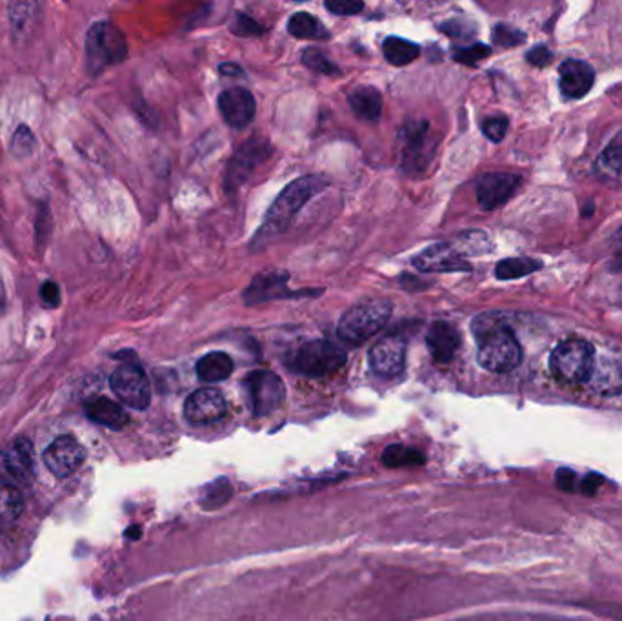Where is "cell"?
<instances>
[{
  "label": "cell",
  "instance_id": "cell-5",
  "mask_svg": "<svg viewBox=\"0 0 622 621\" xmlns=\"http://www.w3.org/2000/svg\"><path fill=\"white\" fill-rule=\"evenodd\" d=\"M346 363V352L339 345L332 341L317 339L302 345L293 357H291L290 367L297 374L308 377L330 376L344 367Z\"/></svg>",
  "mask_w": 622,
  "mask_h": 621
},
{
  "label": "cell",
  "instance_id": "cell-31",
  "mask_svg": "<svg viewBox=\"0 0 622 621\" xmlns=\"http://www.w3.org/2000/svg\"><path fill=\"white\" fill-rule=\"evenodd\" d=\"M453 243L461 250L462 255L484 254L490 250V239L484 235V232H468Z\"/></svg>",
  "mask_w": 622,
  "mask_h": 621
},
{
  "label": "cell",
  "instance_id": "cell-4",
  "mask_svg": "<svg viewBox=\"0 0 622 621\" xmlns=\"http://www.w3.org/2000/svg\"><path fill=\"white\" fill-rule=\"evenodd\" d=\"M595 350L584 339H568L557 345L550 356L553 377L566 385H581L592 379Z\"/></svg>",
  "mask_w": 622,
  "mask_h": 621
},
{
  "label": "cell",
  "instance_id": "cell-27",
  "mask_svg": "<svg viewBox=\"0 0 622 621\" xmlns=\"http://www.w3.org/2000/svg\"><path fill=\"white\" fill-rule=\"evenodd\" d=\"M424 461H426V456L419 448L406 447L399 443H393L382 452V463L390 469L417 467V465H424Z\"/></svg>",
  "mask_w": 622,
  "mask_h": 621
},
{
  "label": "cell",
  "instance_id": "cell-26",
  "mask_svg": "<svg viewBox=\"0 0 622 621\" xmlns=\"http://www.w3.org/2000/svg\"><path fill=\"white\" fill-rule=\"evenodd\" d=\"M288 30L293 37L306 39V41H324L330 35L317 17H313L310 13H304V11L291 15Z\"/></svg>",
  "mask_w": 622,
  "mask_h": 621
},
{
  "label": "cell",
  "instance_id": "cell-35",
  "mask_svg": "<svg viewBox=\"0 0 622 621\" xmlns=\"http://www.w3.org/2000/svg\"><path fill=\"white\" fill-rule=\"evenodd\" d=\"M441 31L453 39H470L475 33V26L466 19H452L441 24Z\"/></svg>",
  "mask_w": 622,
  "mask_h": 621
},
{
  "label": "cell",
  "instance_id": "cell-7",
  "mask_svg": "<svg viewBox=\"0 0 622 621\" xmlns=\"http://www.w3.org/2000/svg\"><path fill=\"white\" fill-rule=\"evenodd\" d=\"M244 390L255 416H268L281 408L286 398V387L281 377L270 370H255L244 379Z\"/></svg>",
  "mask_w": 622,
  "mask_h": 621
},
{
  "label": "cell",
  "instance_id": "cell-20",
  "mask_svg": "<svg viewBox=\"0 0 622 621\" xmlns=\"http://www.w3.org/2000/svg\"><path fill=\"white\" fill-rule=\"evenodd\" d=\"M286 281H288L286 274L259 275L246 290L244 299L248 305H257V303L273 301V299L295 297V294H290V290L286 288Z\"/></svg>",
  "mask_w": 622,
  "mask_h": 621
},
{
  "label": "cell",
  "instance_id": "cell-33",
  "mask_svg": "<svg viewBox=\"0 0 622 621\" xmlns=\"http://www.w3.org/2000/svg\"><path fill=\"white\" fill-rule=\"evenodd\" d=\"M492 53L490 46L486 44H472V46H464V48H457L453 51V59L466 66H475L477 62H481L482 59H486L488 55Z\"/></svg>",
  "mask_w": 622,
  "mask_h": 621
},
{
  "label": "cell",
  "instance_id": "cell-43",
  "mask_svg": "<svg viewBox=\"0 0 622 621\" xmlns=\"http://www.w3.org/2000/svg\"><path fill=\"white\" fill-rule=\"evenodd\" d=\"M617 241H619V243H622V228L621 230H619V234H617Z\"/></svg>",
  "mask_w": 622,
  "mask_h": 621
},
{
  "label": "cell",
  "instance_id": "cell-12",
  "mask_svg": "<svg viewBox=\"0 0 622 621\" xmlns=\"http://www.w3.org/2000/svg\"><path fill=\"white\" fill-rule=\"evenodd\" d=\"M184 416L193 425H210L226 416V399L215 388L195 390L184 403Z\"/></svg>",
  "mask_w": 622,
  "mask_h": 621
},
{
  "label": "cell",
  "instance_id": "cell-21",
  "mask_svg": "<svg viewBox=\"0 0 622 621\" xmlns=\"http://www.w3.org/2000/svg\"><path fill=\"white\" fill-rule=\"evenodd\" d=\"M86 414L91 421L113 430H121L130 423L128 412L119 403L108 398L91 399L86 405Z\"/></svg>",
  "mask_w": 622,
  "mask_h": 621
},
{
  "label": "cell",
  "instance_id": "cell-44",
  "mask_svg": "<svg viewBox=\"0 0 622 621\" xmlns=\"http://www.w3.org/2000/svg\"><path fill=\"white\" fill-rule=\"evenodd\" d=\"M621 296H622V292H621Z\"/></svg>",
  "mask_w": 622,
  "mask_h": 621
},
{
  "label": "cell",
  "instance_id": "cell-40",
  "mask_svg": "<svg viewBox=\"0 0 622 621\" xmlns=\"http://www.w3.org/2000/svg\"><path fill=\"white\" fill-rule=\"evenodd\" d=\"M33 135L28 128L21 126L13 137V152L17 155H28L33 150Z\"/></svg>",
  "mask_w": 622,
  "mask_h": 621
},
{
  "label": "cell",
  "instance_id": "cell-17",
  "mask_svg": "<svg viewBox=\"0 0 622 621\" xmlns=\"http://www.w3.org/2000/svg\"><path fill=\"white\" fill-rule=\"evenodd\" d=\"M559 82H561V92L564 97L582 99L586 93L592 90L595 72L588 62L570 59V61L561 64Z\"/></svg>",
  "mask_w": 622,
  "mask_h": 621
},
{
  "label": "cell",
  "instance_id": "cell-38",
  "mask_svg": "<svg viewBox=\"0 0 622 621\" xmlns=\"http://www.w3.org/2000/svg\"><path fill=\"white\" fill-rule=\"evenodd\" d=\"M231 496L230 483L226 479H221L217 485H211L208 490V498H204V503H210L211 509L213 505H222L226 503Z\"/></svg>",
  "mask_w": 622,
  "mask_h": 621
},
{
  "label": "cell",
  "instance_id": "cell-13",
  "mask_svg": "<svg viewBox=\"0 0 622 621\" xmlns=\"http://www.w3.org/2000/svg\"><path fill=\"white\" fill-rule=\"evenodd\" d=\"M370 365L377 376H399L406 365V341L399 336L382 337L370 350Z\"/></svg>",
  "mask_w": 622,
  "mask_h": 621
},
{
  "label": "cell",
  "instance_id": "cell-9",
  "mask_svg": "<svg viewBox=\"0 0 622 621\" xmlns=\"http://www.w3.org/2000/svg\"><path fill=\"white\" fill-rule=\"evenodd\" d=\"M111 390L124 405L135 410H146L151 403V387L148 377L139 365H121L110 379Z\"/></svg>",
  "mask_w": 622,
  "mask_h": 621
},
{
  "label": "cell",
  "instance_id": "cell-23",
  "mask_svg": "<svg viewBox=\"0 0 622 621\" xmlns=\"http://www.w3.org/2000/svg\"><path fill=\"white\" fill-rule=\"evenodd\" d=\"M352 112L362 121H377L382 113V95L372 86H361L348 97Z\"/></svg>",
  "mask_w": 622,
  "mask_h": 621
},
{
  "label": "cell",
  "instance_id": "cell-36",
  "mask_svg": "<svg viewBox=\"0 0 622 621\" xmlns=\"http://www.w3.org/2000/svg\"><path fill=\"white\" fill-rule=\"evenodd\" d=\"M231 31L237 33V35H241V37H250V35H261L262 26L253 21L248 15L237 13V15L233 17V22H231Z\"/></svg>",
  "mask_w": 622,
  "mask_h": 621
},
{
  "label": "cell",
  "instance_id": "cell-39",
  "mask_svg": "<svg viewBox=\"0 0 622 621\" xmlns=\"http://www.w3.org/2000/svg\"><path fill=\"white\" fill-rule=\"evenodd\" d=\"M326 10L332 11L333 15L348 17V15H355L364 10V4L355 2V0H335V2H326Z\"/></svg>",
  "mask_w": 622,
  "mask_h": 621
},
{
  "label": "cell",
  "instance_id": "cell-11",
  "mask_svg": "<svg viewBox=\"0 0 622 621\" xmlns=\"http://www.w3.org/2000/svg\"><path fill=\"white\" fill-rule=\"evenodd\" d=\"M413 266L421 272L435 274V272H462L470 270V265L464 261V255L455 243H439L428 246L421 254L413 257Z\"/></svg>",
  "mask_w": 622,
  "mask_h": 621
},
{
  "label": "cell",
  "instance_id": "cell-1",
  "mask_svg": "<svg viewBox=\"0 0 622 621\" xmlns=\"http://www.w3.org/2000/svg\"><path fill=\"white\" fill-rule=\"evenodd\" d=\"M473 334L479 341V365L488 372L506 374L521 365L522 348L508 326L492 319V316L477 317L473 321Z\"/></svg>",
  "mask_w": 622,
  "mask_h": 621
},
{
  "label": "cell",
  "instance_id": "cell-18",
  "mask_svg": "<svg viewBox=\"0 0 622 621\" xmlns=\"http://www.w3.org/2000/svg\"><path fill=\"white\" fill-rule=\"evenodd\" d=\"M426 345L437 363H450L461 347V336L450 323L435 321L428 330Z\"/></svg>",
  "mask_w": 622,
  "mask_h": 621
},
{
  "label": "cell",
  "instance_id": "cell-8",
  "mask_svg": "<svg viewBox=\"0 0 622 621\" xmlns=\"http://www.w3.org/2000/svg\"><path fill=\"white\" fill-rule=\"evenodd\" d=\"M0 478L17 489L31 485L35 479V456L30 439H15L0 452Z\"/></svg>",
  "mask_w": 622,
  "mask_h": 621
},
{
  "label": "cell",
  "instance_id": "cell-16",
  "mask_svg": "<svg viewBox=\"0 0 622 621\" xmlns=\"http://www.w3.org/2000/svg\"><path fill=\"white\" fill-rule=\"evenodd\" d=\"M521 184V177L513 174L482 175L477 184V199L484 210H495L512 199Z\"/></svg>",
  "mask_w": 622,
  "mask_h": 621
},
{
  "label": "cell",
  "instance_id": "cell-19",
  "mask_svg": "<svg viewBox=\"0 0 622 621\" xmlns=\"http://www.w3.org/2000/svg\"><path fill=\"white\" fill-rule=\"evenodd\" d=\"M430 124L413 123L402 130L404 137V166L412 172H417L428 163V150H426V137H428Z\"/></svg>",
  "mask_w": 622,
  "mask_h": 621
},
{
  "label": "cell",
  "instance_id": "cell-25",
  "mask_svg": "<svg viewBox=\"0 0 622 621\" xmlns=\"http://www.w3.org/2000/svg\"><path fill=\"white\" fill-rule=\"evenodd\" d=\"M233 374V361L224 352H211L197 363V376L204 383H221Z\"/></svg>",
  "mask_w": 622,
  "mask_h": 621
},
{
  "label": "cell",
  "instance_id": "cell-42",
  "mask_svg": "<svg viewBox=\"0 0 622 621\" xmlns=\"http://www.w3.org/2000/svg\"><path fill=\"white\" fill-rule=\"evenodd\" d=\"M41 297L42 301H44L46 305L51 306V308L61 305V290H59V285L53 283V281H46L41 288Z\"/></svg>",
  "mask_w": 622,
  "mask_h": 621
},
{
  "label": "cell",
  "instance_id": "cell-24",
  "mask_svg": "<svg viewBox=\"0 0 622 621\" xmlns=\"http://www.w3.org/2000/svg\"><path fill=\"white\" fill-rule=\"evenodd\" d=\"M24 512L21 490L0 481V532L11 529Z\"/></svg>",
  "mask_w": 622,
  "mask_h": 621
},
{
  "label": "cell",
  "instance_id": "cell-30",
  "mask_svg": "<svg viewBox=\"0 0 622 621\" xmlns=\"http://www.w3.org/2000/svg\"><path fill=\"white\" fill-rule=\"evenodd\" d=\"M592 377L595 379L597 388L604 390V392H613V390H621L622 388V368L617 363L593 368Z\"/></svg>",
  "mask_w": 622,
  "mask_h": 621
},
{
  "label": "cell",
  "instance_id": "cell-37",
  "mask_svg": "<svg viewBox=\"0 0 622 621\" xmlns=\"http://www.w3.org/2000/svg\"><path fill=\"white\" fill-rule=\"evenodd\" d=\"M508 126H510V123H508L506 117H492V119L484 121L482 132L493 143H501L504 135L508 132Z\"/></svg>",
  "mask_w": 622,
  "mask_h": 621
},
{
  "label": "cell",
  "instance_id": "cell-34",
  "mask_svg": "<svg viewBox=\"0 0 622 621\" xmlns=\"http://www.w3.org/2000/svg\"><path fill=\"white\" fill-rule=\"evenodd\" d=\"M493 41H495V44L502 46V48H513V46H519L521 42L526 41V35L522 31L517 30V28H513V26L499 24L493 30Z\"/></svg>",
  "mask_w": 622,
  "mask_h": 621
},
{
  "label": "cell",
  "instance_id": "cell-6",
  "mask_svg": "<svg viewBox=\"0 0 622 621\" xmlns=\"http://www.w3.org/2000/svg\"><path fill=\"white\" fill-rule=\"evenodd\" d=\"M86 53L91 72H101L106 66L126 57V42L121 31L110 22H97L86 39Z\"/></svg>",
  "mask_w": 622,
  "mask_h": 621
},
{
  "label": "cell",
  "instance_id": "cell-32",
  "mask_svg": "<svg viewBox=\"0 0 622 621\" xmlns=\"http://www.w3.org/2000/svg\"><path fill=\"white\" fill-rule=\"evenodd\" d=\"M302 62L313 72L324 73V75H337L339 73V68L317 48H308V50L304 51L302 53Z\"/></svg>",
  "mask_w": 622,
  "mask_h": 621
},
{
  "label": "cell",
  "instance_id": "cell-22",
  "mask_svg": "<svg viewBox=\"0 0 622 621\" xmlns=\"http://www.w3.org/2000/svg\"><path fill=\"white\" fill-rule=\"evenodd\" d=\"M595 175L602 183L622 186V139L613 141L595 161Z\"/></svg>",
  "mask_w": 622,
  "mask_h": 621
},
{
  "label": "cell",
  "instance_id": "cell-10",
  "mask_svg": "<svg viewBox=\"0 0 622 621\" xmlns=\"http://www.w3.org/2000/svg\"><path fill=\"white\" fill-rule=\"evenodd\" d=\"M44 465L57 478H68L73 472L81 469L86 450L73 436H61L44 450Z\"/></svg>",
  "mask_w": 622,
  "mask_h": 621
},
{
  "label": "cell",
  "instance_id": "cell-15",
  "mask_svg": "<svg viewBox=\"0 0 622 621\" xmlns=\"http://www.w3.org/2000/svg\"><path fill=\"white\" fill-rule=\"evenodd\" d=\"M219 112L231 128H244L253 121L257 104L248 90L230 88L219 95Z\"/></svg>",
  "mask_w": 622,
  "mask_h": 621
},
{
  "label": "cell",
  "instance_id": "cell-41",
  "mask_svg": "<svg viewBox=\"0 0 622 621\" xmlns=\"http://www.w3.org/2000/svg\"><path fill=\"white\" fill-rule=\"evenodd\" d=\"M526 59H528V62L533 64V66H537V68H544L546 64H550V62H552L553 53L548 50L546 46H535V48L528 51Z\"/></svg>",
  "mask_w": 622,
  "mask_h": 621
},
{
  "label": "cell",
  "instance_id": "cell-14",
  "mask_svg": "<svg viewBox=\"0 0 622 621\" xmlns=\"http://www.w3.org/2000/svg\"><path fill=\"white\" fill-rule=\"evenodd\" d=\"M268 155H270V146L266 143H259L257 139H250L248 143L242 144L241 150L231 159L230 168L226 174L228 190L241 186L253 174V170L262 161H266Z\"/></svg>",
  "mask_w": 622,
  "mask_h": 621
},
{
  "label": "cell",
  "instance_id": "cell-29",
  "mask_svg": "<svg viewBox=\"0 0 622 621\" xmlns=\"http://www.w3.org/2000/svg\"><path fill=\"white\" fill-rule=\"evenodd\" d=\"M541 268V261L528 259V257H513V259L501 261L495 268V275L502 281H510V279H519V277H524V275L533 274V272H537Z\"/></svg>",
  "mask_w": 622,
  "mask_h": 621
},
{
  "label": "cell",
  "instance_id": "cell-3",
  "mask_svg": "<svg viewBox=\"0 0 622 621\" xmlns=\"http://www.w3.org/2000/svg\"><path fill=\"white\" fill-rule=\"evenodd\" d=\"M392 316V303L384 299H372L352 306L339 321L337 336L348 345H362L370 337L381 332Z\"/></svg>",
  "mask_w": 622,
  "mask_h": 621
},
{
  "label": "cell",
  "instance_id": "cell-2",
  "mask_svg": "<svg viewBox=\"0 0 622 621\" xmlns=\"http://www.w3.org/2000/svg\"><path fill=\"white\" fill-rule=\"evenodd\" d=\"M326 186H328V181L319 175H306L288 184L286 190L277 197V201L268 210L264 224L255 239V245L270 243L273 237L284 234L293 221V217L304 208V204L313 199L315 195L321 194Z\"/></svg>",
  "mask_w": 622,
  "mask_h": 621
},
{
  "label": "cell",
  "instance_id": "cell-28",
  "mask_svg": "<svg viewBox=\"0 0 622 621\" xmlns=\"http://www.w3.org/2000/svg\"><path fill=\"white\" fill-rule=\"evenodd\" d=\"M382 51L386 61L393 66H406L421 55V48L415 42L406 41L401 37H388L382 44Z\"/></svg>",
  "mask_w": 622,
  "mask_h": 621
}]
</instances>
